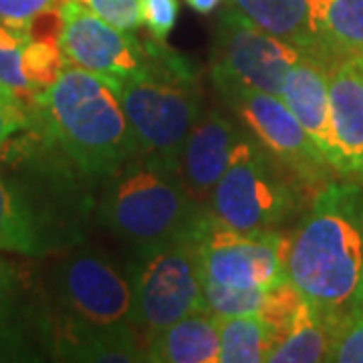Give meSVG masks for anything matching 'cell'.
I'll list each match as a JSON object with an SVG mask.
<instances>
[{"label": "cell", "instance_id": "obj_1", "mask_svg": "<svg viewBox=\"0 0 363 363\" xmlns=\"http://www.w3.org/2000/svg\"><path fill=\"white\" fill-rule=\"evenodd\" d=\"M52 353L67 362H145L133 335L130 274L77 248L52 274Z\"/></svg>", "mask_w": 363, "mask_h": 363}, {"label": "cell", "instance_id": "obj_2", "mask_svg": "<svg viewBox=\"0 0 363 363\" xmlns=\"http://www.w3.org/2000/svg\"><path fill=\"white\" fill-rule=\"evenodd\" d=\"M0 178L35 240L37 255L79 247L97 208V182L33 117L0 152Z\"/></svg>", "mask_w": 363, "mask_h": 363}, {"label": "cell", "instance_id": "obj_3", "mask_svg": "<svg viewBox=\"0 0 363 363\" xmlns=\"http://www.w3.org/2000/svg\"><path fill=\"white\" fill-rule=\"evenodd\" d=\"M363 277V194L327 184L286 245V279L325 319L357 301Z\"/></svg>", "mask_w": 363, "mask_h": 363}, {"label": "cell", "instance_id": "obj_4", "mask_svg": "<svg viewBox=\"0 0 363 363\" xmlns=\"http://www.w3.org/2000/svg\"><path fill=\"white\" fill-rule=\"evenodd\" d=\"M33 117L95 182L107 180L138 154L119 87L71 63L35 97Z\"/></svg>", "mask_w": 363, "mask_h": 363}, {"label": "cell", "instance_id": "obj_5", "mask_svg": "<svg viewBox=\"0 0 363 363\" xmlns=\"http://www.w3.org/2000/svg\"><path fill=\"white\" fill-rule=\"evenodd\" d=\"M97 218L133 252L160 247L198 230L208 218L180 172L135 154L107 180Z\"/></svg>", "mask_w": 363, "mask_h": 363}, {"label": "cell", "instance_id": "obj_6", "mask_svg": "<svg viewBox=\"0 0 363 363\" xmlns=\"http://www.w3.org/2000/svg\"><path fill=\"white\" fill-rule=\"evenodd\" d=\"M152 51V69L140 79L125 81L119 99L130 121L138 154L180 172L182 150L200 119L202 93L188 67L178 57Z\"/></svg>", "mask_w": 363, "mask_h": 363}, {"label": "cell", "instance_id": "obj_7", "mask_svg": "<svg viewBox=\"0 0 363 363\" xmlns=\"http://www.w3.org/2000/svg\"><path fill=\"white\" fill-rule=\"evenodd\" d=\"M307 186L255 138L236 145L233 162L208 198V218L236 233H264L291 218Z\"/></svg>", "mask_w": 363, "mask_h": 363}, {"label": "cell", "instance_id": "obj_8", "mask_svg": "<svg viewBox=\"0 0 363 363\" xmlns=\"http://www.w3.org/2000/svg\"><path fill=\"white\" fill-rule=\"evenodd\" d=\"M204 224L172 242L135 252L130 267L131 323L147 339L186 315L206 311L200 260V234Z\"/></svg>", "mask_w": 363, "mask_h": 363}, {"label": "cell", "instance_id": "obj_9", "mask_svg": "<svg viewBox=\"0 0 363 363\" xmlns=\"http://www.w3.org/2000/svg\"><path fill=\"white\" fill-rule=\"evenodd\" d=\"M301 52L303 49L264 33L228 4L214 30L212 83L222 97L238 91H262L281 97L286 75Z\"/></svg>", "mask_w": 363, "mask_h": 363}, {"label": "cell", "instance_id": "obj_10", "mask_svg": "<svg viewBox=\"0 0 363 363\" xmlns=\"http://www.w3.org/2000/svg\"><path fill=\"white\" fill-rule=\"evenodd\" d=\"M59 13V47L67 63L109 79L119 89L150 73L152 51L130 30L107 23L79 0H63Z\"/></svg>", "mask_w": 363, "mask_h": 363}, {"label": "cell", "instance_id": "obj_11", "mask_svg": "<svg viewBox=\"0 0 363 363\" xmlns=\"http://www.w3.org/2000/svg\"><path fill=\"white\" fill-rule=\"evenodd\" d=\"M224 99L248 133L307 188H325L329 184L335 169L283 97L262 91H238Z\"/></svg>", "mask_w": 363, "mask_h": 363}, {"label": "cell", "instance_id": "obj_12", "mask_svg": "<svg viewBox=\"0 0 363 363\" xmlns=\"http://www.w3.org/2000/svg\"><path fill=\"white\" fill-rule=\"evenodd\" d=\"M289 236L236 233L208 218L200 234L202 279L233 289H271L286 279Z\"/></svg>", "mask_w": 363, "mask_h": 363}, {"label": "cell", "instance_id": "obj_13", "mask_svg": "<svg viewBox=\"0 0 363 363\" xmlns=\"http://www.w3.org/2000/svg\"><path fill=\"white\" fill-rule=\"evenodd\" d=\"M45 353H52L51 305L28 291L13 262L0 259V362Z\"/></svg>", "mask_w": 363, "mask_h": 363}, {"label": "cell", "instance_id": "obj_14", "mask_svg": "<svg viewBox=\"0 0 363 363\" xmlns=\"http://www.w3.org/2000/svg\"><path fill=\"white\" fill-rule=\"evenodd\" d=\"M333 168L363 182V55H339L329 67Z\"/></svg>", "mask_w": 363, "mask_h": 363}, {"label": "cell", "instance_id": "obj_15", "mask_svg": "<svg viewBox=\"0 0 363 363\" xmlns=\"http://www.w3.org/2000/svg\"><path fill=\"white\" fill-rule=\"evenodd\" d=\"M242 130L220 111H204L182 150L180 176L196 200L206 206L210 192L233 162Z\"/></svg>", "mask_w": 363, "mask_h": 363}, {"label": "cell", "instance_id": "obj_16", "mask_svg": "<svg viewBox=\"0 0 363 363\" xmlns=\"http://www.w3.org/2000/svg\"><path fill=\"white\" fill-rule=\"evenodd\" d=\"M333 59L303 51L297 63L291 67L283 87V101L295 113L301 125L321 147L333 166V133L329 107V67ZM335 169V168H333Z\"/></svg>", "mask_w": 363, "mask_h": 363}, {"label": "cell", "instance_id": "obj_17", "mask_svg": "<svg viewBox=\"0 0 363 363\" xmlns=\"http://www.w3.org/2000/svg\"><path fill=\"white\" fill-rule=\"evenodd\" d=\"M228 4L272 37L325 59H335L321 39L315 0H228Z\"/></svg>", "mask_w": 363, "mask_h": 363}, {"label": "cell", "instance_id": "obj_18", "mask_svg": "<svg viewBox=\"0 0 363 363\" xmlns=\"http://www.w3.org/2000/svg\"><path fill=\"white\" fill-rule=\"evenodd\" d=\"M145 362L220 363L218 317L208 311H198L162 329L150 339Z\"/></svg>", "mask_w": 363, "mask_h": 363}, {"label": "cell", "instance_id": "obj_19", "mask_svg": "<svg viewBox=\"0 0 363 363\" xmlns=\"http://www.w3.org/2000/svg\"><path fill=\"white\" fill-rule=\"evenodd\" d=\"M331 325L307 301L297 323L272 345L269 359L272 363H319L329 362Z\"/></svg>", "mask_w": 363, "mask_h": 363}, {"label": "cell", "instance_id": "obj_20", "mask_svg": "<svg viewBox=\"0 0 363 363\" xmlns=\"http://www.w3.org/2000/svg\"><path fill=\"white\" fill-rule=\"evenodd\" d=\"M317 26L327 51L363 55V0H315Z\"/></svg>", "mask_w": 363, "mask_h": 363}, {"label": "cell", "instance_id": "obj_21", "mask_svg": "<svg viewBox=\"0 0 363 363\" xmlns=\"http://www.w3.org/2000/svg\"><path fill=\"white\" fill-rule=\"evenodd\" d=\"M218 327L220 363H260L269 359L274 341L259 315L218 317Z\"/></svg>", "mask_w": 363, "mask_h": 363}, {"label": "cell", "instance_id": "obj_22", "mask_svg": "<svg viewBox=\"0 0 363 363\" xmlns=\"http://www.w3.org/2000/svg\"><path fill=\"white\" fill-rule=\"evenodd\" d=\"M28 30H21L0 21V85L16 93L28 105L35 104V91L25 71V49Z\"/></svg>", "mask_w": 363, "mask_h": 363}, {"label": "cell", "instance_id": "obj_23", "mask_svg": "<svg viewBox=\"0 0 363 363\" xmlns=\"http://www.w3.org/2000/svg\"><path fill=\"white\" fill-rule=\"evenodd\" d=\"M305 305H307V298L298 293L297 286L289 279L272 285L267 291L259 317L262 319V323L269 327L274 343L281 337H285L293 329V325L297 323L298 315L305 309Z\"/></svg>", "mask_w": 363, "mask_h": 363}, {"label": "cell", "instance_id": "obj_24", "mask_svg": "<svg viewBox=\"0 0 363 363\" xmlns=\"http://www.w3.org/2000/svg\"><path fill=\"white\" fill-rule=\"evenodd\" d=\"M269 289H233L204 281L206 311L216 317L259 315Z\"/></svg>", "mask_w": 363, "mask_h": 363}, {"label": "cell", "instance_id": "obj_25", "mask_svg": "<svg viewBox=\"0 0 363 363\" xmlns=\"http://www.w3.org/2000/svg\"><path fill=\"white\" fill-rule=\"evenodd\" d=\"M329 362L363 363V305L357 301L331 321Z\"/></svg>", "mask_w": 363, "mask_h": 363}, {"label": "cell", "instance_id": "obj_26", "mask_svg": "<svg viewBox=\"0 0 363 363\" xmlns=\"http://www.w3.org/2000/svg\"><path fill=\"white\" fill-rule=\"evenodd\" d=\"M0 252H13L23 257H39L35 240L21 218L18 210L4 182L0 178Z\"/></svg>", "mask_w": 363, "mask_h": 363}, {"label": "cell", "instance_id": "obj_27", "mask_svg": "<svg viewBox=\"0 0 363 363\" xmlns=\"http://www.w3.org/2000/svg\"><path fill=\"white\" fill-rule=\"evenodd\" d=\"M107 23L123 30H138L143 23L142 0H79Z\"/></svg>", "mask_w": 363, "mask_h": 363}, {"label": "cell", "instance_id": "obj_28", "mask_svg": "<svg viewBox=\"0 0 363 363\" xmlns=\"http://www.w3.org/2000/svg\"><path fill=\"white\" fill-rule=\"evenodd\" d=\"M33 105L23 101L16 93L0 85V152L9 140L30 123Z\"/></svg>", "mask_w": 363, "mask_h": 363}, {"label": "cell", "instance_id": "obj_29", "mask_svg": "<svg viewBox=\"0 0 363 363\" xmlns=\"http://www.w3.org/2000/svg\"><path fill=\"white\" fill-rule=\"evenodd\" d=\"M61 2L63 0H0V21L30 33V25L45 13L55 11Z\"/></svg>", "mask_w": 363, "mask_h": 363}, {"label": "cell", "instance_id": "obj_30", "mask_svg": "<svg viewBox=\"0 0 363 363\" xmlns=\"http://www.w3.org/2000/svg\"><path fill=\"white\" fill-rule=\"evenodd\" d=\"M178 13V0H142L143 25L150 28V33L157 40H164L172 33Z\"/></svg>", "mask_w": 363, "mask_h": 363}, {"label": "cell", "instance_id": "obj_31", "mask_svg": "<svg viewBox=\"0 0 363 363\" xmlns=\"http://www.w3.org/2000/svg\"><path fill=\"white\" fill-rule=\"evenodd\" d=\"M186 2L198 14H212L218 9V4H220L222 0H186Z\"/></svg>", "mask_w": 363, "mask_h": 363}, {"label": "cell", "instance_id": "obj_32", "mask_svg": "<svg viewBox=\"0 0 363 363\" xmlns=\"http://www.w3.org/2000/svg\"><path fill=\"white\" fill-rule=\"evenodd\" d=\"M357 303L363 305V277H362V285H359V291H357Z\"/></svg>", "mask_w": 363, "mask_h": 363}]
</instances>
